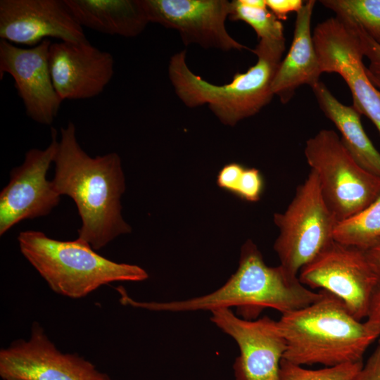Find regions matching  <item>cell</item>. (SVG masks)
I'll return each instance as SVG.
<instances>
[{
  "instance_id": "obj_18",
  "label": "cell",
  "mask_w": 380,
  "mask_h": 380,
  "mask_svg": "<svg viewBox=\"0 0 380 380\" xmlns=\"http://www.w3.org/2000/svg\"><path fill=\"white\" fill-rule=\"evenodd\" d=\"M324 115L336 127L341 140L354 159L366 170L380 177V153L367 135L361 114L340 102L321 81L312 87Z\"/></svg>"
},
{
  "instance_id": "obj_14",
  "label": "cell",
  "mask_w": 380,
  "mask_h": 380,
  "mask_svg": "<svg viewBox=\"0 0 380 380\" xmlns=\"http://www.w3.org/2000/svg\"><path fill=\"white\" fill-rule=\"evenodd\" d=\"M0 37L31 47L48 37L61 42L87 40L64 0H1Z\"/></svg>"
},
{
  "instance_id": "obj_3",
  "label": "cell",
  "mask_w": 380,
  "mask_h": 380,
  "mask_svg": "<svg viewBox=\"0 0 380 380\" xmlns=\"http://www.w3.org/2000/svg\"><path fill=\"white\" fill-rule=\"evenodd\" d=\"M285 39H260L251 51L257 62L232 80L216 85L194 74L187 66L186 51L175 53L168 75L175 93L188 107L207 104L224 124L234 126L258 113L272 100V84L285 51Z\"/></svg>"
},
{
  "instance_id": "obj_2",
  "label": "cell",
  "mask_w": 380,
  "mask_h": 380,
  "mask_svg": "<svg viewBox=\"0 0 380 380\" xmlns=\"http://www.w3.org/2000/svg\"><path fill=\"white\" fill-rule=\"evenodd\" d=\"M322 291L315 302L282 314L278 320L286 343L284 359L300 366L326 367L362 362L378 336L342 300Z\"/></svg>"
},
{
  "instance_id": "obj_16",
  "label": "cell",
  "mask_w": 380,
  "mask_h": 380,
  "mask_svg": "<svg viewBox=\"0 0 380 380\" xmlns=\"http://www.w3.org/2000/svg\"><path fill=\"white\" fill-rule=\"evenodd\" d=\"M316 1L309 0L296 13L293 40L281 60L272 82V91L283 104L293 98L303 84L312 88L322 74L311 32V20Z\"/></svg>"
},
{
  "instance_id": "obj_19",
  "label": "cell",
  "mask_w": 380,
  "mask_h": 380,
  "mask_svg": "<svg viewBox=\"0 0 380 380\" xmlns=\"http://www.w3.org/2000/svg\"><path fill=\"white\" fill-rule=\"evenodd\" d=\"M336 241L367 250L380 239V196L353 216L338 222L334 232Z\"/></svg>"
},
{
  "instance_id": "obj_17",
  "label": "cell",
  "mask_w": 380,
  "mask_h": 380,
  "mask_svg": "<svg viewBox=\"0 0 380 380\" xmlns=\"http://www.w3.org/2000/svg\"><path fill=\"white\" fill-rule=\"evenodd\" d=\"M83 27L110 35L134 37L149 23L141 0H64Z\"/></svg>"
},
{
  "instance_id": "obj_24",
  "label": "cell",
  "mask_w": 380,
  "mask_h": 380,
  "mask_svg": "<svg viewBox=\"0 0 380 380\" xmlns=\"http://www.w3.org/2000/svg\"><path fill=\"white\" fill-rule=\"evenodd\" d=\"M350 22L353 25L357 33L364 56L367 57L369 62V66L367 68L368 75L380 81V45L372 40L358 25Z\"/></svg>"
},
{
  "instance_id": "obj_15",
  "label": "cell",
  "mask_w": 380,
  "mask_h": 380,
  "mask_svg": "<svg viewBox=\"0 0 380 380\" xmlns=\"http://www.w3.org/2000/svg\"><path fill=\"white\" fill-rule=\"evenodd\" d=\"M49 63L53 87L62 101L98 96L114 72L113 56L88 40L51 43Z\"/></svg>"
},
{
  "instance_id": "obj_5",
  "label": "cell",
  "mask_w": 380,
  "mask_h": 380,
  "mask_svg": "<svg viewBox=\"0 0 380 380\" xmlns=\"http://www.w3.org/2000/svg\"><path fill=\"white\" fill-rule=\"evenodd\" d=\"M304 154L338 222L359 213L380 196V177L354 159L335 131L321 129L309 138Z\"/></svg>"
},
{
  "instance_id": "obj_22",
  "label": "cell",
  "mask_w": 380,
  "mask_h": 380,
  "mask_svg": "<svg viewBox=\"0 0 380 380\" xmlns=\"http://www.w3.org/2000/svg\"><path fill=\"white\" fill-rule=\"evenodd\" d=\"M362 362L346 363L319 369H308L285 359L281 361V380H355Z\"/></svg>"
},
{
  "instance_id": "obj_27",
  "label": "cell",
  "mask_w": 380,
  "mask_h": 380,
  "mask_svg": "<svg viewBox=\"0 0 380 380\" xmlns=\"http://www.w3.org/2000/svg\"><path fill=\"white\" fill-rule=\"evenodd\" d=\"M366 319L367 327L380 338V281L372 294Z\"/></svg>"
},
{
  "instance_id": "obj_4",
  "label": "cell",
  "mask_w": 380,
  "mask_h": 380,
  "mask_svg": "<svg viewBox=\"0 0 380 380\" xmlns=\"http://www.w3.org/2000/svg\"><path fill=\"white\" fill-rule=\"evenodd\" d=\"M21 253L55 293L81 298L116 281H142L148 274L142 267L118 263L98 254L86 241H59L38 231L21 232Z\"/></svg>"
},
{
  "instance_id": "obj_8",
  "label": "cell",
  "mask_w": 380,
  "mask_h": 380,
  "mask_svg": "<svg viewBox=\"0 0 380 380\" xmlns=\"http://www.w3.org/2000/svg\"><path fill=\"white\" fill-rule=\"evenodd\" d=\"M300 282L339 298L358 320L367 317L379 279L365 251L335 240L298 273Z\"/></svg>"
},
{
  "instance_id": "obj_21",
  "label": "cell",
  "mask_w": 380,
  "mask_h": 380,
  "mask_svg": "<svg viewBox=\"0 0 380 380\" xmlns=\"http://www.w3.org/2000/svg\"><path fill=\"white\" fill-rule=\"evenodd\" d=\"M336 16L358 25L380 45V0H322Z\"/></svg>"
},
{
  "instance_id": "obj_13",
  "label": "cell",
  "mask_w": 380,
  "mask_h": 380,
  "mask_svg": "<svg viewBox=\"0 0 380 380\" xmlns=\"http://www.w3.org/2000/svg\"><path fill=\"white\" fill-rule=\"evenodd\" d=\"M49 39L30 48H21L6 40L0 41V79L6 73L13 79L27 115L34 121L51 125L63 101L53 84Z\"/></svg>"
},
{
  "instance_id": "obj_10",
  "label": "cell",
  "mask_w": 380,
  "mask_h": 380,
  "mask_svg": "<svg viewBox=\"0 0 380 380\" xmlns=\"http://www.w3.org/2000/svg\"><path fill=\"white\" fill-rule=\"evenodd\" d=\"M210 312L211 322L238 345L239 355L233 365L235 380H281L286 343L278 320L267 316L247 319L229 308Z\"/></svg>"
},
{
  "instance_id": "obj_30",
  "label": "cell",
  "mask_w": 380,
  "mask_h": 380,
  "mask_svg": "<svg viewBox=\"0 0 380 380\" xmlns=\"http://www.w3.org/2000/svg\"><path fill=\"white\" fill-rule=\"evenodd\" d=\"M368 75V73H367ZM369 77L370 78L372 82L374 84V86H376V87L379 88L380 89V81H378L374 78H372V77H370L369 75H368Z\"/></svg>"
},
{
  "instance_id": "obj_26",
  "label": "cell",
  "mask_w": 380,
  "mask_h": 380,
  "mask_svg": "<svg viewBox=\"0 0 380 380\" xmlns=\"http://www.w3.org/2000/svg\"><path fill=\"white\" fill-rule=\"evenodd\" d=\"M267 8L279 20H286L291 12L297 13L303 6L302 0H265Z\"/></svg>"
},
{
  "instance_id": "obj_20",
  "label": "cell",
  "mask_w": 380,
  "mask_h": 380,
  "mask_svg": "<svg viewBox=\"0 0 380 380\" xmlns=\"http://www.w3.org/2000/svg\"><path fill=\"white\" fill-rule=\"evenodd\" d=\"M231 3L229 18L250 25L259 40L285 39L283 24L267 8L265 0H234Z\"/></svg>"
},
{
  "instance_id": "obj_7",
  "label": "cell",
  "mask_w": 380,
  "mask_h": 380,
  "mask_svg": "<svg viewBox=\"0 0 380 380\" xmlns=\"http://www.w3.org/2000/svg\"><path fill=\"white\" fill-rule=\"evenodd\" d=\"M312 38L322 73H337L342 77L350 91L353 106L373 122L380 134V91L367 75L353 25L331 17L317 25Z\"/></svg>"
},
{
  "instance_id": "obj_9",
  "label": "cell",
  "mask_w": 380,
  "mask_h": 380,
  "mask_svg": "<svg viewBox=\"0 0 380 380\" xmlns=\"http://www.w3.org/2000/svg\"><path fill=\"white\" fill-rule=\"evenodd\" d=\"M3 380H111L84 357L61 351L43 327L34 322L27 339H18L0 350Z\"/></svg>"
},
{
  "instance_id": "obj_23",
  "label": "cell",
  "mask_w": 380,
  "mask_h": 380,
  "mask_svg": "<svg viewBox=\"0 0 380 380\" xmlns=\"http://www.w3.org/2000/svg\"><path fill=\"white\" fill-rule=\"evenodd\" d=\"M263 188L260 172L255 168H244L235 194L241 198L255 202L260 199Z\"/></svg>"
},
{
  "instance_id": "obj_29",
  "label": "cell",
  "mask_w": 380,
  "mask_h": 380,
  "mask_svg": "<svg viewBox=\"0 0 380 380\" xmlns=\"http://www.w3.org/2000/svg\"><path fill=\"white\" fill-rule=\"evenodd\" d=\"M365 251L380 281V239Z\"/></svg>"
},
{
  "instance_id": "obj_11",
  "label": "cell",
  "mask_w": 380,
  "mask_h": 380,
  "mask_svg": "<svg viewBox=\"0 0 380 380\" xmlns=\"http://www.w3.org/2000/svg\"><path fill=\"white\" fill-rule=\"evenodd\" d=\"M58 145L57 132L52 127L49 146L30 149L23 163L11 171L9 182L0 193L1 236L22 220L48 215L59 203L61 196L46 179Z\"/></svg>"
},
{
  "instance_id": "obj_12",
  "label": "cell",
  "mask_w": 380,
  "mask_h": 380,
  "mask_svg": "<svg viewBox=\"0 0 380 380\" xmlns=\"http://www.w3.org/2000/svg\"><path fill=\"white\" fill-rule=\"evenodd\" d=\"M149 23L178 31L185 45L224 51L248 49L228 33L232 11L227 0H141Z\"/></svg>"
},
{
  "instance_id": "obj_28",
  "label": "cell",
  "mask_w": 380,
  "mask_h": 380,
  "mask_svg": "<svg viewBox=\"0 0 380 380\" xmlns=\"http://www.w3.org/2000/svg\"><path fill=\"white\" fill-rule=\"evenodd\" d=\"M355 380H380V339L377 347L362 366Z\"/></svg>"
},
{
  "instance_id": "obj_6",
  "label": "cell",
  "mask_w": 380,
  "mask_h": 380,
  "mask_svg": "<svg viewBox=\"0 0 380 380\" xmlns=\"http://www.w3.org/2000/svg\"><path fill=\"white\" fill-rule=\"evenodd\" d=\"M274 222L279 230L274 249L280 265L294 275L334 241L338 221L322 197L313 171L298 185L284 213L274 214Z\"/></svg>"
},
{
  "instance_id": "obj_25",
  "label": "cell",
  "mask_w": 380,
  "mask_h": 380,
  "mask_svg": "<svg viewBox=\"0 0 380 380\" xmlns=\"http://www.w3.org/2000/svg\"><path fill=\"white\" fill-rule=\"evenodd\" d=\"M244 168L241 165L236 163L224 165L217 175L218 186L235 194Z\"/></svg>"
},
{
  "instance_id": "obj_1",
  "label": "cell",
  "mask_w": 380,
  "mask_h": 380,
  "mask_svg": "<svg viewBox=\"0 0 380 380\" xmlns=\"http://www.w3.org/2000/svg\"><path fill=\"white\" fill-rule=\"evenodd\" d=\"M53 163V185L75 203L82 220L78 238L94 250L131 231L121 215L125 189L121 160L116 153L91 158L80 147L73 122L61 129Z\"/></svg>"
},
{
  "instance_id": "obj_31",
  "label": "cell",
  "mask_w": 380,
  "mask_h": 380,
  "mask_svg": "<svg viewBox=\"0 0 380 380\" xmlns=\"http://www.w3.org/2000/svg\"><path fill=\"white\" fill-rule=\"evenodd\" d=\"M6 380H19V379H6Z\"/></svg>"
}]
</instances>
